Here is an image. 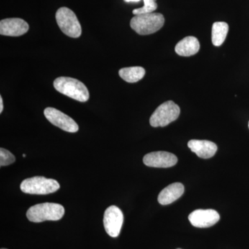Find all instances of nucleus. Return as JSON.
Instances as JSON below:
<instances>
[{
    "label": "nucleus",
    "mask_w": 249,
    "mask_h": 249,
    "mask_svg": "<svg viewBox=\"0 0 249 249\" xmlns=\"http://www.w3.org/2000/svg\"><path fill=\"white\" fill-rule=\"evenodd\" d=\"M184 193V186L181 183H173L162 190L158 196V201L161 205H168L178 200Z\"/></svg>",
    "instance_id": "13"
},
{
    "label": "nucleus",
    "mask_w": 249,
    "mask_h": 249,
    "mask_svg": "<svg viewBox=\"0 0 249 249\" xmlns=\"http://www.w3.org/2000/svg\"><path fill=\"white\" fill-rule=\"evenodd\" d=\"M59 188L60 184L56 180L44 177L26 178L20 184L21 191L31 195L51 194L58 191Z\"/></svg>",
    "instance_id": "4"
},
{
    "label": "nucleus",
    "mask_w": 249,
    "mask_h": 249,
    "mask_svg": "<svg viewBox=\"0 0 249 249\" xmlns=\"http://www.w3.org/2000/svg\"><path fill=\"white\" fill-rule=\"evenodd\" d=\"M23 157H26V155H24H24H23Z\"/></svg>",
    "instance_id": "21"
},
{
    "label": "nucleus",
    "mask_w": 249,
    "mask_h": 249,
    "mask_svg": "<svg viewBox=\"0 0 249 249\" xmlns=\"http://www.w3.org/2000/svg\"></svg>",
    "instance_id": "24"
},
{
    "label": "nucleus",
    "mask_w": 249,
    "mask_h": 249,
    "mask_svg": "<svg viewBox=\"0 0 249 249\" xmlns=\"http://www.w3.org/2000/svg\"><path fill=\"white\" fill-rule=\"evenodd\" d=\"M29 29L28 23L20 18H7L0 22V34L2 36L18 37L25 34Z\"/></svg>",
    "instance_id": "11"
},
{
    "label": "nucleus",
    "mask_w": 249,
    "mask_h": 249,
    "mask_svg": "<svg viewBox=\"0 0 249 249\" xmlns=\"http://www.w3.org/2000/svg\"><path fill=\"white\" fill-rule=\"evenodd\" d=\"M57 24L62 33L73 38H78L82 34L81 25L77 16L71 9L60 8L55 14Z\"/></svg>",
    "instance_id": "5"
},
{
    "label": "nucleus",
    "mask_w": 249,
    "mask_h": 249,
    "mask_svg": "<svg viewBox=\"0 0 249 249\" xmlns=\"http://www.w3.org/2000/svg\"><path fill=\"white\" fill-rule=\"evenodd\" d=\"M15 161L16 157L11 152L4 148L0 149V166L11 165Z\"/></svg>",
    "instance_id": "18"
},
{
    "label": "nucleus",
    "mask_w": 249,
    "mask_h": 249,
    "mask_svg": "<svg viewBox=\"0 0 249 249\" xmlns=\"http://www.w3.org/2000/svg\"><path fill=\"white\" fill-rule=\"evenodd\" d=\"M44 114H45L46 119L51 124L62 129V130L74 133V132H78V129H79L78 124L73 119L55 108H46L44 111Z\"/></svg>",
    "instance_id": "7"
},
{
    "label": "nucleus",
    "mask_w": 249,
    "mask_h": 249,
    "mask_svg": "<svg viewBox=\"0 0 249 249\" xmlns=\"http://www.w3.org/2000/svg\"><path fill=\"white\" fill-rule=\"evenodd\" d=\"M125 2H139L141 0H124Z\"/></svg>",
    "instance_id": "20"
},
{
    "label": "nucleus",
    "mask_w": 249,
    "mask_h": 249,
    "mask_svg": "<svg viewBox=\"0 0 249 249\" xmlns=\"http://www.w3.org/2000/svg\"><path fill=\"white\" fill-rule=\"evenodd\" d=\"M3 109H4V106H3V99L1 96H0V113L2 112Z\"/></svg>",
    "instance_id": "19"
},
{
    "label": "nucleus",
    "mask_w": 249,
    "mask_h": 249,
    "mask_svg": "<svg viewBox=\"0 0 249 249\" xmlns=\"http://www.w3.org/2000/svg\"><path fill=\"white\" fill-rule=\"evenodd\" d=\"M229 32V25L224 22H214L212 27V42L215 47L224 43Z\"/></svg>",
    "instance_id": "16"
},
{
    "label": "nucleus",
    "mask_w": 249,
    "mask_h": 249,
    "mask_svg": "<svg viewBox=\"0 0 249 249\" xmlns=\"http://www.w3.org/2000/svg\"><path fill=\"white\" fill-rule=\"evenodd\" d=\"M53 86L59 92L72 99L83 103L89 100V93L88 88L76 78L59 77L54 80Z\"/></svg>",
    "instance_id": "1"
},
{
    "label": "nucleus",
    "mask_w": 249,
    "mask_h": 249,
    "mask_svg": "<svg viewBox=\"0 0 249 249\" xmlns=\"http://www.w3.org/2000/svg\"><path fill=\"white\" fill-rule=\"evenodd\" d=\"M188 146L192 152L202 159H209L215 155L217 146L213 142L206 140H191Z\"/></svg>",
    "instance_id": "12"
},
{
    "label": "nucleus",
    "mask_w": 249,
    "mask_h": 249,
    "mask_svg": "<svg viewBox=\"0 0 249 249\" xmlns=\"http://www.w3.org/2000/svg\"><path fill=\"white\" fill-rule=\"evenodd\" d=\"M164 23L163 15L151 13L134 16L131 19L130 27L139 35H150L160 30Z\"/></svg>",
    "instance_id": "3"
},
{
    "label": "nucleus",
    "mask_w": 249,
    "mask_h": 249,
    "mask_svg": "<svg viewBox=\"0 0 249 249\" xmlns=\"http://www.w3.org/2000/svg\"></svg>",
    "instance_id": "23"
},
{
    "label": "nucleus",
    "mask_w": 249,
    "mask_h": 249,
    "mask_svg": "<svg viewBox=\"0 0 249 249\" xmlns=\"http://www.w3.org/2000/svg\"><path fill=\"white\" fill-rule=\"evenodd\" d=\"M144 164L152 168H170L178 163V158L168 152H150L143 157Z\"/></svg>",
    "instance_id": "10"
},
{
    "label": "nucleus",
    "mask_w": 249,
    "mask_h": 249,
    "mask_svg": "<svg viewBox=\"0 0 249 249\" xmlns=\"http://www.w3.org/2000/svg\"><path fill=\"white\" fill-rule=\"evenodd\" d=\"M119 76L124 81L129 83H137L142 80L145 74V71L142 67H125L119 71Z\"/></svg>",
    "instance_id": "15"
},
{
    "label": "nucleus",
    "mask_w": 249,
    "mask_h": 249,
    "mask_svg": "<svg viewBox=\"0 0 249 249\" xmlns=\"http://www.w3.org/2000/svg\"><path fill=\"white\" fill-rule=\"evenodd\" d=\"M180 114V108L173 101L163 103L157 108L150 119L154 127H165L177 120Z\"/></svg>",
    "instance_id": "6"
},
{
    "label": "nucleus",
    "mask_w": 249,
    "mask_h": 249,
    "mask_svg": "<svg viewBox=\"0 0 249 249\" xmlns=\"http://www.w3.org/2000/svg\"><path fill=\"white\" fill-rule=\"evenodd\" d=\"M188 219L195 227L208 228L219 222L220 216L214 210L199 209L191 213L188 216Z\"/></svg>",
    "instance_id": "9"
},
{
    "label": "nucleus",
    "mask_w": 249,
    "mask_h": 249,
    "mask_svg": "<svg viewBox=\"0 0 249 249\" xmlns=\"http://www.w3.org/2000/svg\"></svg>",
    "instance_id": "22"
},
{
    "label": "nucleus",
    "mask_w": 249,
    "mask_h": 249,
    "mask_svg": "<svg viewBox=\"0 0 249 249\" xmlns=\"http://www.w3.org/2000/svg\"><path fill=\"white\" fill-rule=\"evenodd\" d=\"M64 214L65 209L62 205L49 202L34 205L27 212L28 219L35 223L60 220Z\"/></svg>",
    "instance_id": "2"
},
{
    "label": "nucleus",
    "mask_w": 249,
    "mask_h": 249,
    "mask_svg": "<svg viewBox=\"0 0 249 249\" xmlns=\"http://www.w3.org/2000/svg\"><path fill=\"white\" fill-rule=\"evenodd\" d=\"M157 0H143L144 6L139 9H134L132 11V14L137 16V15L151 14L155 11L158 7Z\"/></svg>",
    "instance_id": "17"
},
{
    "label": "nucleus",
    "mask_w": 249,
    "mask_h": 249,
    "mask_svg": "<svg viewBox=\"0 0 249 249\" xmlns=\"http://www.w3.org/2000/svg\"><path fill=\"white\" fill-rule=\"evenodd\" d=\"M200 48L199 40L196 37L188 36L179 41L175 47V52L181 56L196 55Z\"/></svg>",
    "instance_id": "14"
},
{
    "label": "nucleus",
    "mask_w": 249,
    "mask_h": 249,
    "mask_svg": "<svg viewBox=\"0 0 249 249\" xmlns=\"http://www.w3.org/2000/svg\"><path fill=\"white\" fill-rule=\"evenodd\" d=\"M124 220V214L119 207L111 206L107 208L104 213L103 224L108 235L112 237H118L120 234Z\"/></svg>",
    "instance_id": "8"
}]
</instances>
